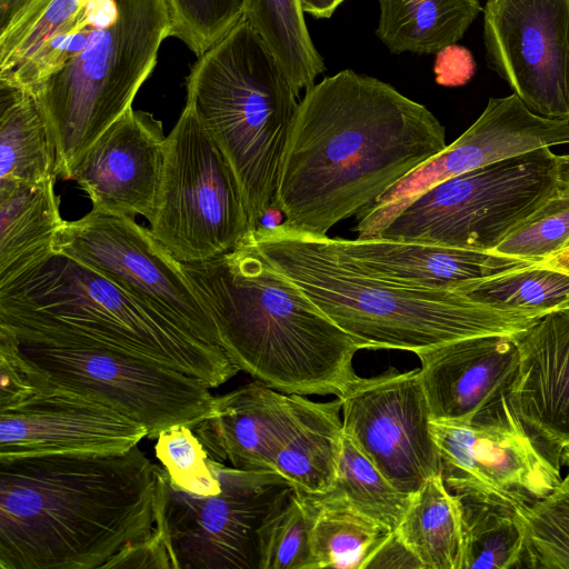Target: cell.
Wrapping results in <instances>:
<instances>
[{"instance_id":"cell-5","label":"cell","mask_w":569,"mask_h":569,"mask_svg":"<svg viewBox=\"0 0 569 569\" xmlns=\"http://www.w3.org/2000/svg\"><path fill=\"white\" fill-rule=\"evenodd\" d=\"M247 240L365 349L416 353L469 337L517 336L539 318L478 303L457 291L409 288L372 277L339 259L326 237L281 224L259 228Z\"/></svg>"},{"instance_id":"cell-39","label":"cell","mask_w":569,"mask_h":569,"mask_svg":"<svg viewBox=\"0 0 569 569\" xmlns=\"http://www.w3.org/2000/svg\"><path fill=\"white\" fill-rule=\"evenodd\" d=\"M433 71L438 84L460 87L475 76L476 62L470 50L455 43L436 53Z\"/></svg>"},{"instance_id":"cell-38","label":"cell","mask_w":569,"mask_h":569,"mask_svg":"<svg viewBox=\"0 0 569 569\" xmlns=\"http://www.w3.org/2000/svg\"><path fill=\"white\" fill-rule=\"evenodd\" d=\"M111 568H171L164 536L156 520L153 529L144 537L124 546L104 566Z\"/></svg>"},{"instance_id":"cell-46","label":"cell","mask_w":569,"mask_h":569,"mask_svg":"<svg viewBox=\"0 0 569 569\" xmlns=\"http://www.w3.org/2000/svg\"><path fill=\"white\" fill-rule=\"evenodd\" d=\"M560 460L567 467L569 473V445L565 446L560 451Z\"/></svg>"},{"instance_id":"cell-19","label":"cell","mask_w":569,"mask_h":569,"mask_svg":"<svg viewBox=\"0 0 569 569\" xmlns=\"http://www.w3.org/2000/svg\"><path fill=\"white\" fill-rule=\"evenodd\" d=\"M432 421L462 422L508 391L517 367L516 336L463 338L416 352Z\"/></svg>"},{"instance_id":"cell-44","label":"cell","mask_w":569,"mask_h":569,"mask_svg":"<svg viewBox=\"0 0 569 569\" xmlns=\"http://www.w3.org/2000/svg\"><path fill=\"white\" fill-rule=\"evenodd\" d=\"M283 220H284V217L280 209L270 208L260 219L257 229H259V228L273 229V228L280 226L283 222Z\"/></svg>"},{"instance_id":"cell-18","label":"cell","mask_w":569,"mask_h":569,"mask_svg":"<svg viewBox=\"0 0 569 569\" xmlns=\"http://www.w3.org/2000/svg\"><path fill=\"white\" fill-rule=\"evenodd\" d=\"M166 139L152 113L129 108L83 153L74 180L92 209L151 221L161 186Z\"/></svg>"},{"instance_id":"cell-11","label":"cell","mask_w":569,"mask_h":569,"mask_svg":"<svg viewBox=\"0 0 569 569\" xmlns=\"http://www.w3.org/2000/svg\"><path fill=\"white\" fill-rule=\"evenodd\" d=\"M218 475L220 491L199 496L160 469L156 519L172 569H259V528L292 487L279 473L220 462Z\"/></svg>"},{"instance_id":"cell-45","label":"cell","mask_w":569,"mask_h":569,"mask_svg":"<svg viewBox=\"0 0 569 569\" xmlns=\"http://www.w3.org/2000/svg\"><path fill=\"white\" fill-rule=\"evenodd\" d=\"M30 0H0V26Z\"/></svg>"},{"instance_id":"cell-41","label":"cell","mask_w":569,"mask_h":569,"mask_svg":"<svg viewBox=\"0 0 569 569\" xmlns=\"http://www.w3.org/2000/svg\"><path fill=\"white\" fill-rule=\"evenodd\" d=\"M346 0H300L302 10L315 18H330Z\"/></svg>"},{"instance_id":"cell-35","label":"cell","mask_w":569,"mask_h":569,"mask_svg":"<svg viewBox=\"0 0 569 569\" xmlns=\"http://www.w3.org/2000/svg\"><path fill=\"white\" fill-rule=\"evenodd\" d=\"M154 451L168 479L176 487L199 496L220 491L218 462L188 425H176L160 432Z\"/></svg>"},{"instance_id":"cell-30","label":"cell","mask_w":569,"mask_h":569,"mask_svg":"<svg viewBox=\"0 0 569 569\" xmlns=\"http://www.w3.org/2000/svg\"><path fill=\"white\" fill-rule=\"evenodd\" d=\"M457 292L492 308L541 317L569 303V274L531 264L466 284Z\"/></svg>"},{"instance_id":"cell-21","label":"cell","mask_w":569,"mask_h":569,"mask_svg":"<svg viewBox=\"0 0 569 569\" xmlns=\"http://www.w3.org/2000/svg\"><path fill=\"white\" fill-rule=\"evenodd\" d=\"M299 416V395L261 381L214 397L211 412L193 427L211 459L254 472H274L277 450Z\"/></svg>"},{"instance_id":"cell-24","label":"cell","mask_w":569,"mask_h":569,"mask_svg":"<svg viewBox=\"0 0 569 569\" xmlns=\"http://www.w3.org/2000/svg\"><path fill=\"white\" fill-rule=\"evenodd\" d=\"M341 400L315 402L299 396L298 420L277 450L274 472L305 496L327 493L335 485L342 449Z\"/></svg>"},{"instance_id":"cell-23","label":"cell","mask_w":569,"mask_h":569,"mask_svg":"<svg viewBox=\"0 0 569 569\" xmlns=\"http://www.w3.org/2000/svg\"><path fill=\"white\" fill-rule=\"evenodd\" d=\"M56 176L38 183L0 184V291L46 264L64 224Z\"/></svg>"},{"instance_id":"cell-17","label":"cell","mask_w":569,"mask_h":569,"mask_svg":"<svg viewBox=\"0 0 569 569\" xmlns=\"http://www.w3.org/2000/svg\"><path fill=\"white\" fill-rule=\"evenodd\" d=\"M565 143H569V122L536 114L516 93L490 98L480 117L456 141L357 216V239L375 238L406 203L443 180L538 148Z\"/></svg>"},{"instance_id":"cell-12","label":"cell","mask_w":569,"mask_h":569,"mask_svg":"<svg viewBox=\"0 0 569 569\" xmlns=\"http://www.w3.org/2000/svg\"><path fill=\"white\" fill-rule=\"evenodd\" d=\"M441 476L461 499L517 510L561 482L556 459L516 415L508 391L462 422L432 421Z\"/></svg>"},{"instance_id":"cell-31","label":"cell","mask_w":569,"mask_h":569,"mask_svg":"<svg viewBox=\"0 0 569 569\" xmlns=\"http://www.w3.org/2000/svg\"><path fill=\"white\" fill-rule=\"evenodd\" d=\"M390 530L400 525L411 495L397 489L343 432L337 478L330 491Z\"/></svg>"},{"instance_id":"cell-33","label":"cell","mask_w":569,"mask_h":569,"mask_svg":"<svg viewBox=\"0 0 569 569\" xmlns=\"http://www.w3.org/2000/svg\"><path fill=\"white\" fill-rule=\"evenodd\" d=\"M515 515L525 533L523 567L569 569V473L550 495Z\"/></svg>"},{"instance_id":"cell-13","label":"cell","mask_w":569,"mask_h":569,"mask_svg":"<svg viewBox=\"0 0 569 569\" xmlns=\"http://www.w3.org/2000/svg\"><path fill=\"white\" fill-rule=\"evenodd\" d=\"M54 250L103 276L200 339L220 346L214 319L183 263L134 218L92 209L78 220L64 222Z\"/></svg>"},{"instance_id":"cell-10","label":"cell","mask_w":569,"mask_h":569,"mask_svg":"<svg viewBox=\"0 0 569 569\" xmlns=\"http://www.w3.org/2000/svg\"><path fill=\"white\" fill-rule=\"evenodd\" d=\"M150 229L182 263H200L242 244L250 228L234 173L193 107L166 139Z\"/></svg>"},{"instance_id":"cell-9","label":"cell","mask_w":569,"mask_h":569,"mask_svg":"<svg viewBox=\"0 0 569 569\" xmlns=\"http://www.w3.org/2000/svg\"><path fill=\"white\" fill-rule=\"evenodd\" d=\"M556 156L542 147L443 180L375 238L490 252L557 192Z\"/></svg>"},{"instance_id":"cell-29","label":"cell","mask_w":569,"mask_h":569,"mask_svg":"<svg viewBox=\"0 0 569 569\" xmlns=\"http://www.w3.org/2000/svg\"><path fill=\"white\" fill-rule=\"evenodd\" d=\"M300 0H244L243 18L266 43L296 94L315 84L325 71Z\"/></svg>"},{"instance_id":"cell-36","label":"cell","mask_w":569,"mask_h":569,"mask_svg":"<svg viewBox=\"0 0 569 569\" xmlns=\"http://www.w3.org/2000/svg\"><path fill=\"white\" fill-rule=\"evenodd\" d=\"M569 246V194L557 190L490 252L538 263Z\"/></svg>"},{"instance_id":"cell-34","label":"cell","mask_w":569,"mask_h":569,"mask_svg":"<svg viewBox=\"0 0 569 569\" xmlns=\"http://www.w3.org/2000/svg\"><path fill=\"white\" fill-rule=\"evenodd\" d=\"M311 523L308 500L292 488L259 528V569H311Z\"/></svg>"},{"instance_id":"cell-47","label":"cell","mask_w":569,"mask_h":569,"mask_svg":"<svg viewBox=\"0 0 569 569\" xmlns=\"http://www.w3.org/2000/svg\"><path fill=\"white\" fill-rule=\"evenodd\" d=\"M563 309H569V303H567Z\"/></svg>"},{"instance_id":"cell-26","label":"cell","mask_w":569,"mask_h":569,"mask_svg":"<svg viewBox=\"0 0 569 569\" xmlns=\"http://www.w3.org/2000/svg\"><path fill=\"white\" fill-rule=\"evenodd\" d=\"M425 569H463L466 538L460 498L442 476L429 478L411 495L396 529Z\"/></svg>"},{"instance_id":"cell-32","label":"cell","mask_w":569,"mask_h":569,"mask_svg":"<svg viewBox=\"0 0 569 569\" xmlns=\"http://www.w3.org/2000/svg\"><path fill=\"white\" fill-rule=\"evenodd\" d=\"M466 538L463 569L523 567L525 533L515 511L461 499Z\"/></svg>"},{"instance_id":"cell-37","label":"cell","mask_w":569,"mask_h":569,"mask_svg":"<svg viewBox=\"0 0 569 569\" xmlns=\"http://www.w3.org/2000/svg\"><path fill=\"white\" fill-rule=\"evenodd\" d=\"M171 36L198 57L228 33L243 17L244 0H168Z\"/></svg>"},{"instance_id":"cell-1","label":"cell","mask_w":569,"mask_h":569,"mask_svg":"<svg viewBox=\"0 0 569 569\" xmlns=\"http://www.w3.org/2000/svg\"><path fill=\"white\" fill-rule=\"evenodd\" d=\"M172 33L168 0H30L0 26V82L38 103L71 180L83 153L129 108Z\"/></svg>"},{"instance_id":"cell-4","label":"cell","mask_w":569,"mask_h":569,"mask_svg":"<svg viewBox=\"0 0 569 569\" xmlns=\"http://www.w3.org/2000/svg\"><path fill=\"white\" fill-rule=\"evenodd\" d=\"M210 310L229 360L287 395L343 396L359 376L363 345L338 327L246 240L200 263H183Z\"/></svg>"},{"instance_id":"cell-20","label":"cell","mask_w":569,"mask_h":569,"mask_svg":"<svg viewBox=\"0 0 569 569\" xmlns=\"http://www.w3.org/2000/svg\"><path fill=\"white\" fill-rule=\"evenodd\" d=\"M516 341L519 357L509 402L531 435L560 460L569 445V309L539 317Z\"/></svg>"},{"instance_id":"cell-3","label":"cell","mask_w":569,"mask_h":569,"mask_svg":"<svg viewBox=\"0 0 569 569\" xmlns=\"http://www.w3.org/2000/svg\"><path fill=\"white\" fill-rule=\"evenodd\" d=\"M160 469L138 446L0 459V569H103L153 529Z\"/></svg>"},{"instance_id":"cell-25","label":"cell","mask_w":569,"mask_h":569,"mask_svg":"<svg viewBox=\"0 0 569 569\" xmlns=\"http://www.w3.org/2000/svg\"><path fill=\"white\" fill-rule=\"evenodd\" d=\"M377 37L392 53H437L457 43L482 11L479 0H378Z\"/></svg>"},{"instance_id":"cell-27","label":"cell","mask_w":569,"mask_h":569,"mask_svg":"<svg viewBox=\"0 0 569 569\" xmlns=\"http://www.w3.org/2000/svg\"><path fill=\"white\" fill-rule=\"evenodd\" d=\"M54 171V148L34 98L0 82V184L38 183Z\"/></svg>"},{"instance_id":"cell-28","label":"cell","mask_w":569,"mask_h":569,"mask_svg":"<svg viewBox=\"0 0 569 569\" xmlns=\"http://www.w3.org/2000/svg\"><path fill=\"white\" fill-rule=\"evenodd\" d=\"M305 497L312 510L311 569H365L372 553L393 531L341 498L330 495Z\"/></svg>"},{"instance_id":"cell-8","label":"cell","mask_w":569,"mask_h":569,"mask_svg":"<svg viewBox=\"0 0 569 569\" xmlns=\"http://www.w3.org/2000/svg\"><path fill=\"white\" fill-rule=\"evenodd\" d=\"M0 373L27 383L92 398L141 423L147 438L206 418L214 396L201 380L104 346L0 328Z\"/></svg>"},{"instance_id":"cell-15","label":"cell","mask_w":569,"mask_h":569,"mask_svg":"<svg viewBox=\"0 0 569 569\" xmlns=\"http://www.w3.org/2000/svg\"><path fill=\"white\" fill-rule=\"evenodd\" d=\"M488 66L536 114L569 122V0H487Z\"/></svg>"},{"instance_id":"cell-2","label":"cell","mask_w":569,"mask_h":569,"mask_svg":"<svg viewBox=\"0 0 569 569\" xmlns=\"http://www.w3.org/2000/svg\"><path fill=\"white\" fill-rule=\"evenodd\" d=\"M447 147L445 127L387 82L342 70L306 90L290 128L281 227L317 238Z\"/></svg>"},{"instance_id":"cell-42","label":"cell","mask_w":569,"mask_h":569,"mask_svg":"<svg viewBox=\"0 0 569 569\" xmlns=\"http://www.w3.org/2000/svg\"><path fill=\"white\" fill-rule=\"evenodd\" d=\"M533 264L551 268L569 274V246L546 260Z\"/></svg>"},{"instance_id":"cell-40","label":"cell","mask_w":569,"mask_h":569,"mask_svg":"<svg viewBox=\"0 0 569 569\" xmlns=\"http://www.w3.org/2000/svg\"><path fill=\"white\" fill-rule=\"evenodd\" d=\"M382 568L425 569L397 530L390 532L365 565V569Z\"/></svg>"},{"instance_id":"cell-7","label":"cell","mask_w":569,"mask_h":569,"mask_svg":"<svg viewBox=\"0 0 569 569\" xmlns=\"http://www.w3.org/2000/svg\"><path fill=\"white\" fill-rule=\"evenodd\" d=\"M283 70L242 19L198 57L187 102L230 164L250 233L277 208L283 154L299 101Z\"/></svg>"},{"instance_id":"cell-16","label":"cell","mask_w":569,"mask_h":569,"mask_svg":"<svg viewBox=\"0 0 569 569\" xmlns=\"http://www.w3.org/2000/svg\"><path fill=\"white\" fill-rule=\"evenodd\" d=\"M146 427L86 396L20 383L0 400V459L129 451Z\"/></svg>"},{"instance_id":"cell-14","label":"cell","mask_w":569,"mask_h":569,"mask_svg":"<svg viewBox=\"0 0 569 569\" xmlns=\"http://www.w3.org/2000/svg\"><path fill=\"white\" fill-rule=\"evenodd\" d=\"M338 399L343 432L397 489L412 495L441 475L419 369L359 377Z\"/></svg>"},{"instance_id":"cell-6","label":"cell","mask_w":569,"mask_h":569,"mask_svg":"<svg viewBox=\"0 0 569 569\" xmlns=\"http://www.w3.org/2000/svg\"><path fill=\"white\" fill-rule=\"evenodd\" d=\"M0 328L104 346L190 375L209 388L239 371L220 346L59 253L0 291Z\"/></svg>"},{"instance_id":"cell-22","label":"cell","mask_w":569,"mask_h":569,"mask_svg":"<svg viewBox=\"0 0 569 569\" xmlns=\"http://www.w3.org/2000/svg\"><path fill=\"white\" fill-rule=\"evenodd\" d=\"M342 261L372 277L417 289L458 291L466 284L533 264L488 251L381 238H328Z\"/></svg>"},{"instance_id":"cell-43","label":"cell","mask_w":569,"mask_h":569,"mask_svg":"<svg viewBox=\"0 0 569 569\" xmlns=\"http://www.w3.org/2000/svg\"><path fill=\"white\" fill-rule=\"evenodd\" d=\"M558 189L569 194V153L556 156Z\"/></svg>"}]
</instances>
